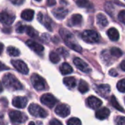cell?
<instances>
[{
    "instance_id": "ba28073f",
    "label": "cell",
    "mask_w": 125,
    "mask_h": 125,
    "mask_svg": "<svg viewBox=\"0 0 125 125\" xmlns=\"http://www.w3.org/2000/svg\"><path fill=\"white\" fill-rule=\"evenodd\" d=\"M41 102L46 106L52 107L57 102V99L51 94H45L41 97Z\"/></svg>"
},
{
    "instance_id": "7dc6e473",
    "label": "cell",
    "mask_w": 125,
    "mask_h": 125,
    "mask_svg": "<svg viewBox=\"0 0 125 125\" xmlns=\"http://www.w3.org/2000/svg\"><path fill=\"white\" fill-rule=\"evenodd\" d=\"M3 91V88H2V83H0V92H2Z\"/></svg>"
},
{
    "instance_id": "f35d334b",
    "label": "cell",
    "mask_w": 125,
    "mask_h": 125,
    "mask_svg": "<svg viewBox=\"0 0 125 125\" xmlns=\"http://www.w3.org/2000/svg\"><path fill=\"white\" fill-rule=\"evenodd\" d=\"M57 53L60 54H62L63 57H68L69 56V52L68 51H66V49H64L62 47H61V48H60V49H57Z\"/></svg>"
},
{
    "instance_id": "30bf717a",
    "label": "cell",
    "mask_w": 125,
    "mask_h": 125,
    "mask_svg": "<svg viewBox=\"0 0 125 125\" xmlns=\"http://www.w3.org/2000/svg\"><path fill=\"white\" fill-rule=\"evenodd\" d=\"M74 64L79 70L85 73H89L91 72V69L89 67V66L80 57H75L74 59Z\"/></svg>"
},
{
    "instance_id": "9c48e42d",
    "label": "cell",
    "mask_w": 125,
    "mask_h": 125,
    "mask_svg": "<svg viewBox=\"0 0 125 125\" xmlns=\"http://www.w3.org/2000/svg\"><path fill=\"white\" fill-rule=\"evenodd\" d=\"M38 21L42 24L48 30L52 31V21L48 16L42 13H39L38 14Z\"/></svg>"
},
{
    "instance_id": "60d3db41",
    "label": "cell",
    "mask_w": 125,
    "mask_h": 125,
    "mask_svg": "<svg viewBox=\"0 0 125 125\" xmlns=\"http://www.w3.org/2000/svg\"><path fill=\"white\" fill-rule=\"evenodd\" d=\"M10 2L14 4V5H21L24 2V0H10Z\"/></svg>"
},
{
    "instance_id": "9a60e30c",
    "label": "cell",
    "mask_w": 125,
    "mask_h": 125,
    "mask_svg": "<svg viewBox=\"0 0 125 125\" xmlns=\"http://www.w3.org/2000/svg\"><path fill=\"white\" fill-rule=\"evenodd\" d=\"M96 93L101 96L106 98L110 92V87L109 85H99L96 88Z\"/></svg>"
},
{
    "instance_id": "f1b7e54d",
    "label": "cell",
    "mask_w": 125,
    "mask_h": 125,
    "mask_svg": "<svg viewBox=\"0 0 125 125\" xmlns=\"http://www.w3.org/2000/svg\"><path fill=\"white\" fill-rule=\"evenodd\" d=\"M25 32H26V33L29 36H30L32 38H35V37L38 36V32H36V30L33 27H32L26 26Z\"/></svg>"
},
{
    "instance_id": "7c38bea8",
    "label": "cell",
    "mask_w": 125,
    "mask_h": 125,
    "mask_svg": "<svg viewBox=\"0 0 125 125\" xmlns=\"http://www.w3.org/2000/svg\"><path fill=\"white\" fill-rule=\"evenodd\" d=\"M15 20V16L12 15L8 12L0 13V21L5 25H10L13 23Z\"/></svg>"
},
{
    "instance_id": "7a4b0ae2",
    "label": "cell",
    "mask_w": 125,
    "mask_h": 125,
    "mask_svg": "<svg viewBox=\"0 0 125 125\" xmlns=\"http://www.w3.org/2000/svg\"><path fill=\"white\" fill-rule=\"evenodd\" d=\"M4 85L9 89L11 90H21L23 88L22 84L19 80L12 74H6L2 79Z\"/></svg>"
},
{
    "instance_id": "e0dca14e",
    "label": "cell",
    "mask_w": 125,
    "mask_h": 125,
    "mask_svg": "<svg viewBox=\"0 0 125 125\" xmlns=\"http://www.w3.org/2000/svg\"><path fill=\"white\" fill-rule=\"evenodd\" d=\"M26 44L32 51H34L35 52H37L38 54L41 53L44 49L43 46L41 44H40V43H37V42H35L34 41H32V40H27V42H26Z\"/></svg>"
},
{
    "instance_id": "ffe728a7",
    "label": "cell",
    "mask_w": 125,
    "mask_h": 125,
    "mask_svg": "<svg viewBox=\"0 0 125 125\" xmlns=\"http://www.w3.org/2000/svg\"><path fill=\"white\" fill-rule=\"evenodd\" d=\"M101 57L104 63H106L107 65L111 64L113 62V60L112 59V55H111L110 52L107 50H104L102 52Z\"/></svg>"
},
{
    "instance_id": "277c9868",
    "label": "cell",
    "mask_w": 125,
    "mask_h": 125,
    "mask_svg": "<svg viewBox=\"0 0 125 125\" xmlns=\"http://www.w3.org/2000/svg\"><path fill=\"white\" fill-rule=\"evenodd\" d=\"M82 38L87 43H94L99 41V35L94 30H85L82 33Z\"/></svg>"
},
{
    "instance_id": "44dd1931",
    "label": "cell",
    "mask_w": 125,
    "mask_h": 125,
    "mask_svg": "<svg viewBox=\"0 0 125 125\" xmlns=\"http://www.w3.org/2000/svg\"><path fill=\"white\" fill-rule=\"evenodd\" d=\"M107 36L113 41H117L119 39V33L115 28H110L107 32Z\"/></svg>"
},
{
    "instance_id": "c3c4849f",
    "label": "cell",
    "mask_w": 125,
    "mask_h": 125,
    "mask_svg": "<svg viewBox=\"0 0 125 125\" xmlns=\"http://www.w3.org/2000/svg\"><path fill=\"white\" fill-rule=\"evenodd\" d=\"M29 125H35V123H34L33 121H30V122L29 123Z\"/></svg>"
},
{
    "instance_id": "8fae6325",
    "label": "cell",
    "mask_w": 125,
    "mask_h": 125,
    "mask_svg": "<svg viewBox=\"0 0 125 125\" xmlns=\"http://www.w3.org/2000/svg\"><path fill=\"white\" fill-rule=\"evenodd\" d=\"M54 112L61 117H66L70 114V107L66 104H60L56 107Z\"/></svg>"
},
{
    "instance_id": "83f0119b",
    "label": "cell",
    "mask_w": 125,
    "mask_h": 125,
    "mask_svg": "<svg viewBox=\"0 0 125 125\" xmlns=\"http://www.w3.org/2000/svg\"><path fill=\"white\" fill-rule=\"evenodd\" d=\"M110 103H111L112 106H113L114 108H115L116 110H119V111H121V112H124V108L119 104L118 102L117 101L116 98H115L114 96H111V98H110Z\"/></svg>"
},
{
    "instance_id": "3957f363",
    "label": "cell",
    "mask_w": 125,
    "mask_h": 125,
    "mask_svg": "<svg viewBox=\"0 0 125 125\" xmlns=\"http://www.w3.org/2000/svg\"><path fill=\"white\" fill-rule=\"evenodd\" d=\"M31 83L33 87L38 91H43L47 88L45 80L37 74H33L31 76Z\"/></svg>"
},
{
    "instance_id": "e575fe53",
    "label": "cell",
    "mask_w": 125,
    "mask_h": 125,
    "mask_svg": "<svg viewBox=\"0 0 125 125\" xmlns=\"http://www.w3.org/2000/svg\"><path fill=\"white\" fill-rule=\"evenodd\" d=\"M67 125H82V122L77 118H72L67 121Z\"/></svg>"
},
{
    "instance_id": "f907efd6",
    "label": "cell",
    "mask_w": 125,
    "mask_h": 125,
    "mask_svg": "<svg viewBox=\"0 0 125 125\" xmlns=\"http://www.w3.org/2000/svg\"><path fill=\"white\" fill-rule=\"evenodd\" d=\"M35 1H38V2H40V1H41V0H35Z\"/></svg>"
},
{
    "instance_id": "4fadbf2b",
    "label": "cell",
    "mask_w": 125,
    "mask_h": 125,
    "mask_svg": "<svg viewBox=\"0 0 125 125\" xmlns=\"http://www.w3.org/2000/svg\"><path fill=\"white\" fill-rule=\"evenodd\" d=\"M86 102H87V104L89 107L94 109V110L99 108L102 104V102L99 99H98L97 97L94 96H89L87 99Z\"/></svg>"
},
{
    "instance_id": "74e56055",
    "label": "cell",
    "mask_w": 125,
    "mask_h": 125,
    "mask_svg": "<svg viewBox=\"0 0 125 125\" xmlns=\"http://www.w3.org/2000/svg\"><path fill=\"white\" fill-rule=\"evenodd\" d=\"M116 125H125V117L124 116H118L115 119Z\"/></svg>"
},
{
    "instance_id": "bcb514c9",
    "label": "cell",
    "mask_w": 125,
    "mask_h": 125,
    "mask_svg": "<svg viewBox=\"0 0 125 125\" xmlns=\"http://www.w3.org/2000/svg\"><path fill=\"white\" fill-rule=\"evenodd\" d=\"M3 49H4V45L2 43H0V54H1L3 52Z\"/></svg>"
},
{
    "instance_id": "ab89813d",
    "label": "cell",
    "mask_w": 125,
    "mask_h": 125,
    "mask_svg": "<svg viewBox=\"0 0 125 125\" xmlns=\"http://www.w3.org/2000/svg\"><path fill=\"white\" fill-rule=\"evenodd\" d=\"M49 125H62V123L59 120H57L56 118H54V119H52L50 121Z\"/></svg>"
},
{
    "instance_id": "ac0fdd59",
    "label": "cell",
    "mask_w": 125,
    "mask_h": 125,
    "mask_svg": "<svg viewBox=\"0 0 125 125\" xmlns=\"http://www.w3.org/2000/svg\"><path fill=\"white\" fill-rule=\"evenodd\" d=\"M83 22V17L80 14H74L72 16L69 21V24L70 26L76 27V26H80Z\"/></svg>"
},
{
    "instance_id": "d590c367",
    "label": "cell",
    "mask_w": 125,
    "mask_h": 125,
    "mask_svg": "<svg viewBox=\"0 0 125 125\" xmlns=\"http://www.w3.org/2000/svg\"><path fill=\"white\" fill-rule=\"evenodd\" d=\"M25 29H26V26L25 25H23L21 23H19L17 25H16V32H19V33H23L25 32Z\"/></svg>"
},
{
    "instance_id": "4316f807",
    "label": "cell",
    "mask_w": 125,
    "mask_h": 125,
    "mask_svg": "<svg viewBox=\"0 0 125 125\" xmlns=\"http://www.w3.org/2000/svg\"><path fill=\"white\" fill-rule=\"evenodd\" d=\"M78 90H79V91L81 92L82 94L86 93V92L89 90L88 84L85 81L81 80L80 81V83H79V85H78Z\"/></svg>"
},
{
    "instance_id": "f546056e",
    "label": "cell",
    "mask_w": 125,
    "mask_h": 125,
    "mask_svg": "<svg viewBox=\"0 0 125 125\" xmlns=\"http://www.w3.org/2000/svg\"><path fill=\"white\" fill-rule=\"evenodd\" d=\"M49 59L53 63H57L60 60V54L55 52H51L49 54Z\"/></svg>"
},
{
    "instance_id": "816d5d0a",
    "label": "cell",
    "mask_w": 125,
    "mask_h": 125,
    "mask_svg": "<svg viewBox=\"0 0 125 125\" xmlns=\"http://www.w3.org/2000/svg\"><path fill=\"white\" fill-rule=\"evenodd\" d=\"M124 102H125V98H124Z\"/></svg>"
},
{
    "instance_id": "f6af8a7d",
    "label": "cell",
    "mask_w": 125,
    "mask_h": 125,
    "mask_svg": "<svg viewBox=\"0 0 125 125\" xmlns=\"http://www.w3.org/2000/svg\"><path fill=\"white\" fill-rule=\"evenodd\" d=\"M120 67H121V69L124 72H125V60H123V61L121 62V65H120Z\"/></svg>"
},
{
    "instance_id": "cb8c5ba5",
    "label": "cell",
    "mask_w": 125,
    "mask_h": 125,
    "mask_svg": "<svg viewBox=\"0 0 125 125\" xmlns=\"http://www.w3.org/2000/svg\"><path fill=\"white\" fill-rule=\"evenodd\" d=\"M60 71L62 73V74L66 75V74H69L72 73L73 72V69L68 63V62H63V63L61 65L60 68Z\"/></svg>"
},
{
    "instance_id": "5bb4252c",
    "label": "cell",
    "mask_w": 125,
    "mask_h": 125,
    "mask_svg": "<svg viewBox=\"0 0 125 125\" xmlns=\"http://www.w3.org/2000/svg\"><path fill=\"white\" fill-rule=\"evenodd\" d=\"M69 11L67 9L64 8H54L52 10V13L54 15V16L57 19H63L68 14Z\"/></svg>"
},
{
    "instance_id": "7402d4cb",
    "label": "cell",
    "mask_w": 125,
    "mask_h": 125,
    "mask_svg": "<svg viewBox=\"0 0 125 125\" xmlns=\"http://www.w3.org/2000/svg\"><path fill=\"white\" fill-rule=\"evenodd\" d=\"M34 14H35L34 10H30V9H27V10H24L21 13V17L24 20L27 21H32V19L34 17Z\"/></svg>"
},
{
    "instance_id": "6da1fadb",
    "label": "cell",
    "mask_w": 125,
    "mask_h": 125,
    "mask_svg": "<svg viewBox=\"0 0 125 125\" xmlns=\"http://www.w3.org/2000/svg\"><path fill=\"white\" fill-rule=\"evenodd\" d=\"M60 34L62 38L63 39L65 43L67 45V46H69V48H71L72 49L76 52H82L81 46L76 42L74 35L69 31H68L67 30L64 28H61L60 30Z\"/></svg>"
},
{
    "instance_id": "b9f144b4",
    "label": "cell",
    "mask_w": 125,
    "mask_h": 125,
    "mask_svg": "<svg viewBox=\"0 0 125 125\" xmlns=\"http://www.w3.org/2000/svg\"><path fill=\"white\" fill-rule=\"evenodd\" d=\"M9 69L8 67H7L4 63H2V62L0 61V71H3V70H8Z\"/></svg>"
},
{
    "instance_id": "5b68a950",
    "label": "cell",
    "mask_w": 125,
    "mask_h": 125,
    "mask_svg": "<svg viewBox=\"0 0 125 125\" xmlns=\"http://www.w3.org/2000/svg\"><path fill=\"white\" fill-rule=\"evenodd\" d=\"M28 110L30 113L35 117L46 118L48 115V113L43 107L37 104H31Z\"/></svg>"
},
{
    "instance_id": "52a82bcc",
    "label": "cell",
    "mask_w": 125,
    "mask_h": 125,
    "mask_svg": "<svg viewBox=\"0 0 125 125\" xmlns=\"http://www.w3.org/2000/svg\"><path fill=\"white\" fill-rule=\"evenodd\" d=\"M11 63L14 68L20 73L23 74H27L29 73V68L24 61L20 60H13L11 61Z\"/></svg>"
},
{
    "instance_id": "836d02e7",
    "label": "cell",
    "mask_w": 125,
    "mask_h": 125,
    "mask_svg": "<svg viewBox=\"0 0 125 125\" xmlns=\"http://www.w3.org/2000/svg\"><path fill=\"white\" fill-rule=\"evenodd\" d=\"M117 89L122 93H125V79H123L118 82Z\"/></svg>"
},
{
    "instance_id": "ee69618b",
    "label": "cell",
    "mask_w": 125,
    "mask_h": 125,
    "mask_svg": "<svg viewBox=\"0 0 125 125\" xmlns=\"http://www.w3.org/2000/svg\"><path fill=\"white\" fill-rule=\"evenodd\" d=\"M56 4V0H47V5L49 6H54Z\"/></svg>"
},
{
    "instance_id": "484cf974",
    "label": "cell",
    "mask_w": 125,
    "mask_h": 125,
    "mask_svg": "<svg viewBox=\"0 0 125 125\" xmlns=\"http://www.w3.org/2000/svg\"><path fill=\"white\" fill-rule=\"evenodd\" d=\"M76 3L80 8L87 9L92 8V4L89 2V0H77Z\"/></svg>"
},
{
    "instance_id": "681fc988",
    "label": "cell",
    "mask_w": 125,
    "mask_h": 125,
    "mask_svg": "<svg viewBox=\"0 0 125 125\" xmlns=\"http://www.w3.org/2000/svg\"><path fill=\"white\" fill-rule=\"evenodd\" d=\"M0 125H5V124H3L2 121H0Z\"/></svg>"
},
{
    "instance_id": "d6a6232c",
    "label": "cell",
    "mask_w": 125,
    "mask_h": 125,
    "mask_svg": "<svg viewBox=\"0 0 125 125\" xmlns=\"http://www.w3.org/2000/svg\"><path fill=\"white\" fill-rule=\"evenodd\" d=\"M110 54L112 56L115 57H120L122 55V52L119 48L117 47H113L110 51Z\"/></svg>"
},
{
    "instance_id": "7bdbcfd3",
    "label": "cell",
    "mask_w": 125,
    "mask_h": 125,
    "mask_svg": "<svg viewBox=\"0 0 125 125\" xmlns=\"http://www.w3.org/2000/svg\"><path fill=\"white\" fill-rule=\"evenodd\" d=\"M109 74L110 75V76H113V77H116L117 75H118V73H117V72L115 70V69H110V72H109Z\"/></svg>"
},
{
    "instance_id": "1f68e13d",
    "label": "cell",
    "mask_w": 125,
    "mask_h": 125,
    "mask_svg": "<svg viewBox=\"0 0 125 125\" xmlns=\"http://www.w3.org/2000/svg\"><path fill=\"white\" fill-rule=\"evenodd\" d=\"M104 9L105 11L110 15V16H113V13L114 12V6L111 2H106L104 5Z\"/></svg>"
},
{
    "instance_id": "603a6c76",
    "label": "cell",
    "mask_w": 125,
    "mask_h": 125,
    "mask_svg": "<svg viewBox=\"0 0 125 125\" xmlns=\"http://www.w3.org/2000/svg\"><path fill=\"white\" fill-rule=\"evenodd\" d=\"M96 21L100 27H105L108 24V21L106 16L102 13H99L96 16Z\"/></svg>"
},
{
    "instance_id": "d4e9b609",
    "label": "cell",
    "mask_w": 125,
    "mask_h": 125,
    "mask_svg": "<svg viewBox=\"0 0 125 125\" xmlns=\"http://www.w3.org/2000/svg\"><path fill=\"white\" fill-rule=\"evenodd\" d=\"M63 83L69 88H73L77 85L76 79L73 77H68L63 79Z\"/></svg>"
},
{
    "instance_id": "4dcf8cb0",
    "label": "cell",
    "mask_w": 125,
    "mask_h": 125,
    "mask_svg": "<svg viewBox=\"0 0 125 125\" xmlns=\"http://www.w3.org/2000/svg\"><path fill=\"white\" fill-rule=\"evenodd\" d=\"M7 52L9 54V55L13 57H17L20 54V51L13 46H9L7 49Z\"/></svg>"
},
{
    "instance_id": "8d00e7d4",
    "label": "cell",
    "mask_w": 125,
    "mask_h": 125,
    "mask_svg": "<svg viewBox=\"0 0 125 125\" xmlns=\"http://www.w3.org/2000/svg\"><path fill=\"white\" fill-rule=\"evenodd\" d=\"M118 19L121 23L125 24V10L120 11V13L118 15Z\"/></svg>"
},
{
    "instance_id": "8992f818",
    "label": "cell",
    "mask_w": 125,
    "mask_h": 125,
    "mask_svg": "<svg viewBox=\"0 0 125 125\" xmlns=\"http://www.w3.org/2000/svg\"><path fill=\"white\" fill-rule=\"evenodd\" d=\"M9 117L12 122L23 123L27 119V117L19 110H11L9 113Z\"/></svg>"
},
{
    "instance_id": "2e32d148",
    "label": "cell",
    "mask_w": 125,
    "mask_h": 125,
    "mask_svg": "<svg viewBox=\"0 0 125 125\" xmlns=\"http://www.w3.org/2000/svg\"><path fill=\"white\" fill-rule=\"evenodd\" d=\"M28 100L26 97L24 96H16L13 99V105L17 108H24L26 107Z\"/></svg>"
},
{
    "instance_id": "d6986e66",
    "label": "cell",
    "mask_w": 125,
    "mask_h": 125,
    "mask_svg": "<svg viewBox=\"0 0 125 125\" xmlns=\"http://www.w3.org/2000/svg\"><path fill=\"white\" fill-rule=\"evenodd\" d=\"M110 113V110L107 107H102L101 109H99L96 112V117L98 119L104 120V119L107 118L109 116Z\"/></svg>"
}]
</instances>
